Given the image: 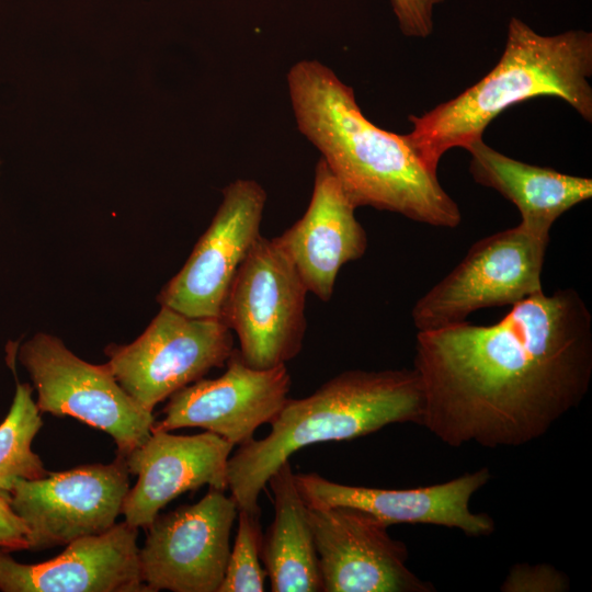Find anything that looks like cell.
Wrapping results in <instances>:
<instances>
[{
	"instance_id": "ac0fdd59",
	"label": "cell",
	"mask_w": 592,
	"mask_h": 592,
	"mask_svg": "<svg viewBox=\"0 0 592 592\" xmlns=\"http://www.w3.org/2000/svg\"><path fill=\"white\" fill-rule=\"evenodd\" d=\"M465 149L470 153L474 180L512 202L521 214L520 224L534 232L549 236L558 217L592 196L591 179L512 159L482 138Z\"/></svg>"
},
{
	"instance_id": "30bf717a",
	"label": "cell",
	"mask_w": 592,
	"mask_h": 592,
	"mask_svg": "<svg viewBox=\"0 0 592 592\" xmlns=\"http://www.w3.org/2000/svg\"><path fill=\"white\" fill-rule=\"evenodd\" d=\"M238 505L209 488L196 503L158 514L139 547L140 574L149 592H218Z\"/></svg>"
},
{
	"instance_id": "cb8c5ba5",
	"label": "cell",
	"mask_w": 592,
	"mask_h": 592,
	"mask_svg": "<svg viewBox=\"0 0 592 592\" xmlns=\"http://www.w3.org/2000/svg\"><path fill=\"white\" fill-rule=\"evenodd\" d=\"M27 530L14 513L10 493L0 492V548L9 551L27 550Z\"/></svg>"
},
{
	"instance_id": "8fae6325",
	"label": "cell",
	"mask_w": 592,
	"mask_h": 592,
	"mask_svg": "<svg viewBox=\"0 0 592 592\" xmlns=\"http://www.w3.org/2000/svg\"><path fill=\"white\" fill-rule=\"evenodd\" d=\"M265 202L266 193L258 182L229 183L208 228L159 293V304L190 317L220 318L235 274L261 236Z\"/></svg>"
},
{
	"instance_id": "4fadbf2b",
	"label": "cell",
	"mask_w": 592,
	"mask_h": 592,
	"mask_svg": "<svg viewBox=\"0 0 592 592\" xmlns=\"http://www.w3.org/2000/svg\"><path fill=\"white\" fill-rule=\"evenodd\" d=\"M225 373L201 378L169 397L163 418L151 432L201 428L235 445L253 439L257 429L271 423L288 400L291 375L286 365L250 367L235 349Z\"/></svg>"
},
{
	"instance_id": "2e32d148",
	"label": "cell",
	"mask_w": 592,
	"mask_h": 592,
	"mask_svg": "<svg viewBox=\"0 0 592 592\" xmlns=\"http://www.w3.org/2000/svg\"><path fill=\"white\" fill-rule=\"evenodd\" d=\"M138 528L125 521L69 543L57 557L22 563L0 548L2 592H149L140 574Z\"/></svg>"
},
{
	"instance_id": "ffe728a7",
	"label": "cell",
	"mask_w": 592,
	"mask_h": 592,
	"mask_svg": "<svg viewBox=\"0 0 592 592\" xmlns=\"http://www.w3.org/2000/svg\"><path fill=\"white\" fill-rule=\"evenodd\" d=\"M43 426L33 387L16 383L8 414L0 423V492L10 493L18 480H33L48 471L32 443Z\"/></svg>"
},
{
	"instance_id": "ba28073f",
	"label": "cell",
	"mask_w": 592,
	"mask_h": 592,
	"mask_svg": "<svg viewBox=\"0 0 592 592\" xmlns=\"http://www.w3.org/2000/svg\"><path fill=\"white\" fill-rule=\"evenodd\" d=\"M234 348L231 330L220 318L190 317L161 306L133 342L111 344L106 365L123 389L145 410L223 367Z\"/></svg>"
},
{
	"instance_id": "d6986e66",
	"label": "cell",
	"mask_w": 592,
	"mask_h": 592,
	"mask_svg": "<svg viewBox=\"0 0 592 592\" xmlns=\"http://www.w3.org/2000/svg\"><path fill=\"white\" fill-rule=\"evenodd\" d=\"M274 520L261 542V560L273 592H319L322 579L307 504L289 460L270 477Z\"/></svg>"
},
{
	"instance_id": "7a4b0ae2",
	"label": "cell",
	"mask_w": 592,
	"mask_h": 592,
	"mask_svg": "<svg viewBox=\"0 0 592 592\" xmlns=\"http://www.w3.org/2000/svg\"><path fill=\"white\" fill-rule=\"evenodd\" d=\"M298 129L356 207L371 206L434 227L455 228L457 203L429 170L405 135L374 125L353 89L317 60H300L287 73Z\"/></svg>"
},
{
	"instance_id": "9a60e30c",
	"label": "cell",
	"mask_w": 592,
	"mask_h": 592,
	"mask_svg": "<svg viewBox=\"0 0 592 592\" xmlns=\"http://www.w3.org/2000/svg\"><path fill=\"white\" fill-rule=\"evenodd\" d=\"M234 447L208 431L194 435L151 432L141 445L122 457L129 475L137 476L122 506L124 521L146 530L161 509L184 492L205 485L228 489V460Z\"/></svg>"
},
{
	"instance_id": "6da1fadb",
	"label": "cell",
	"mask_w": 592,
	"mask_h": 592,
	"mask_svg": "<svg viewBox=\"0 0 592 592\" xmlns=\"http://www.w3.org/2000/svg\"><path fill=\"white\" fill-rule=\"evenodd\" d=\"M420 425L459 447H516L544 434L587 396L592 316L573 288L537 292L499 321L418 331Z\"/></svg>"
},
{
	"instance_id": "44dd1931",
	"label": "cell",
	"mask_w": 592,
	"mask_h": 592,
	"mask_svg": "<svg viewBox=\"0 0 592 592\" xmlns=\"http://www.w3.org/2000/svg\"><path fill=\"white\" fill-rule=\"evenodd\" d=\"M261 513L238 511L236 539L218 592H262L265 570L261 567Z\"/></svg>"
},
{
	"instance_id": "603a6c76",
	"label": "cell",
	"mask_w": 592,
	"mask_h": 592,
	"mask_svg": "<svg viewBox=\"0 0 592 592\" xmlns=\"http://www.w3.org/2000/svg\"><path fill=\"white\" fill-rule=\"evenodd\" d=\"M444 0H390L401 32L424 38L433 31V10Z\"/></svg>"
},
{
	"instance_id": "52a82bcc",
	"label": "cell",
	"mask_w": 592,
	"mask_h": 592,
	"mask_svg": "<svg viewBox=\"0 0 592 592\" xmlns=\"http://www.w3.org/2000/svg\"><path fill=\"white\" fill-rule=\"evenodd\" d=\"M549 236L522 224L475 242L465 258L414 304L419 331L466 321L474 311L519 303L543 291Z\"/></svg>"
},
{
	"instance_id": "7c38bea8",
	"label": "cell",
	"mask_w": 592,
	"mask_h": 592,
	"mask_svg": "<svg viewBox=\"0 0 592 592\" xmlns=\"http://www.w3.org/2000/svg\"><path fill=\"white\" fill-rule=\"evenodd\" d=\"M307 504V503H306ZM322 592H430L433 585L407 567L406 545L357 509L307 504Z\"/></svg>"
},
{
	"instance_id": "9c48e42d",
	"label": "cell",
	"mask_w": 592,
	"mask_h": 592,
	"mask_svg": "<svg viewBox=\"0 0 592 592\" xmlns=\"http://www.w3.org/2000/svg\"><path fill=\"white\" fill-rule=\"evenodd\" d=\"M129 488V473L116 456L110 464L18 480L10 503L26 526L27 550L38 551L109 531L122 514Z\"/></svg>"
},
{
	"instance_id": "5b68a950",
	"label": "cell",
	"mask_w": 592,
	"mask_h": 592,
	"mask_svg": "<svg viewBox=\"0 0 592 592\" xmlns=\"http://www.w3.org/2000/svg\"><path fill=\"white\" fill-rule=\"evenodd\" d=\"M307 293L276 241L260 236L239 265L220 314L236 332L247 365L274 368L297 356L306 333Z\"/></svg>"
},
{
	"instance_id": "277c9868",
	"label": "cell",
	"mask_w": 592,
	"mask_h": 592,
	"mask_svg": "<svg viewBox=\"0 0 592 592\" xmlns=\"http://www.w3.org/2000/svg\"><path fill=\"white\" fill-rule=\"evenodd\" d=\"M423 407L414 369L345 371L305 398H288L264 439L239 445L228 460L230 496L239 510L261 513L258 500L270 477L297 451L394 423L420 424Z\"/></svg>"
},
{
	"instance_id": "e0dca14e",
	"label": "cell",
	"mask_w": 592,
	"mask_h": 592,
	"mask_svg": "<svg viewBox=\"0 0 592 592\" xmlns=\"http://www.w3.org/2000/svg\"><path fill=\"white\" fill-rule=\"evenodd\" d=\"M355 208L320 159L305 214L273 238L295 265L308 292L323 301L332 298L341 267L366 252L367 235L355 217Z\"/></svg>"
},
{
	"instance_id": "8992f818",
	"label": "cell",
	"mask_w": 592,
	"mask_h": 592,
	"mask_svg": "<svg viewBox=\"0 0 592 592\" xmlns=\"http://www.w3.org/2000/svg\"><path fill=\"white\" fill-rule=\"evenodd\" d=\"M41 413L69 415L109 434L116 456L125 457L151 434L152 412L118 384L109 366L91 364L57 337L37 332L19 349Z\"/></svg>"
},
{
	"instance_id": "5bb4252c",
	"label": "cell",
	"mask_w": 592,
	"mask_h": 592,
	"mask_svg": "<svg viewBox=\"0 0 592 592\" xmlns=\"http://www.w3.org/2000/svg\"><path fill=\"white\" fill-rule=\"evenodd\" d=\"M491 478L487 467L466 473L443 483L411 489H380L350 486L317 473L295 474L297 487L308 505L346 506L368 513L387 527L421 523L458 528L468 536H487L494 531L492 517L470 511L475 492Z\"/></svg>"
},
{
	"instance_id": "3957f363",
	"label": "cell",
	"mask_w": 592,
	"mask_h": 592,
	"mask_svg": "<svg viewBox=\"0 0 592 592\" xmlns=\"http://www.w3.org/2000/svg\"><path fill=\"white\" fill-rule=\"evenodd\" d=\"M591 32L544 36L511 18L504 52L493 69L456 98L420 116L410 115L413 128L405 137L425 167L437 173L446 151L482 138L497 115L528 99L559 98L591 122Z\"/></svg>"
},
{
	"instance_id": "7402d4cb",
	"label": "cell",
	"mask_w": 592,
	"mask_h": 592,
	"mask_svg": "<svg viewBox=\"0 0 592 592\" xmlns=\"http://www.w3.org/2000/svg\"><path fill=\"white\" fill-rule=\"evenodd\" d=\"M568 589V578L547 563H516L501 585V591L505 592H561Z\"/></svg>"
}]
</instances>
